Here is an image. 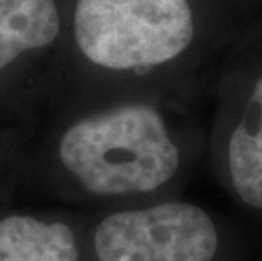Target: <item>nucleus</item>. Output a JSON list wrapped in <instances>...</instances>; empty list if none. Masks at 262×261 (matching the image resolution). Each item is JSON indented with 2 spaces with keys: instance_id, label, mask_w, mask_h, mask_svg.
Segmentation results:
<instances>
[{
  "instance_id": "f257e3e1",
  "label": "nucleus",
  "mask_w": 262,
  "mask_h": 261,
  "mask_svg": "<svg viewBox=\"0 0 262 261\" xmlns=\"http://www.w3.org/2000/svg\"><path fill=\"white\" fill-rule=\"evenodd\" d=\"M59 159L98 197L146 193L180 168V149L168 124L149 104H125L78 121L59 141Z\"/></svg>"
},
{
  "instance_id": "f03ea898",
  "label": "nucleus",
  "mask_w": 262,
  "mask_h": 261,
  "mask_svg": "<svg viewBox=\"0 0 262 261\" xmlns=\"http://www.w3.org/2000/svg\"><path fill=\"white\" fill-rule=\"evenodd\" d=\"M75 39L103 68H158L189 51L196 14L191 0H76Z\"/></svg>"
},
{
  "instance_id": "7ed1b4c3",
  "label": "nucleus",
  "mask_w": 262,
  "mask_h": 261,
  "mask_svg": "<svg viewBox=\"0 0 262 261\" xmlns=\"http://www.w3.org/2000/svg\"><path fill=\"white\" fill-rule=\"evenodd\" d=\"M93 248L98 261H211L219 232L202 207L168 202L103 217Z\"/></svg>"
},
{
  "instance_id": "20e7f679",
  "label": "nucleus",
  "mask_w": 262,
  "mask_h": 261,
  "mask_svg": "<svg viewBox=\"0 0 262 261\" xmlns=\"http://www.w3.org/2000/svg\"><path fill=\"white\" fill-rule=\"evenodd\" d=\"M227 163L242 202L262 209V63L255 66L241 115L228 136Z\"/></svg>"
},
{
  "instance_id": "39448f33",
  "label": "nucleus",
  "mask_w": 262,
  "mask_h": 261,
  "mask_svg": "<svg viewBox=\"0 0 262 261\" xmlns=\"http://www.w3.org/2000/svg\"><path fill=\"white\" fill-rule=\"evenodd\" d=\"M0 261H80V248L64 222L15 214L0 220Z\"/></svg>"
},
{
  "instance_id": "423d86ee",
  "label": "nucleus",
  "mask_w": 262,
  "mask_h": 261,
  "mask_svg": "<svg viewBox=\"0 0 262 261\" xmlns=\"http://www.w3.org/2000/svg\"><path fill=\"white\" fill-rule=\"evenodd\" d=\"M59 29L56 0H0V70L22 53L49 46Z\"/></svg>"
}]
</instances>
